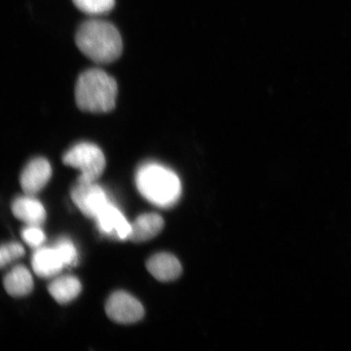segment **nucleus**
Wrapping results in <instances>:
<instances>
[{
	"instance_id": "dca6fc26",
	"label": "nucleus",
	"mask_w": 351,
	"mask_h": 351,
	"mask_svg": "<svg viewBox=\"0 0 351 351\" xmlns=\"http://www.w3.org/2000/svg\"><path fill=\"white\" fill-rule=\"evenodd\" d=\"M54 247L58 252L65 267L77 265V252L71 240L67 238H61L56 241Z\"/></svg>"
},
{
	"instance_id": "f3484780",
	"label": "nucleus",
	"mask_w": 351,
	"mask_h": 351,
	"mask_svg": "<svg viewBox=\"0 0 351 351\" xmlns=\"http://www.w3.org/2000/svg\"><path fill=\"white\" fill-rule=\"evenodd\" d=\"M24 254L25 250L19 243H11L3 245L0 250V265L3 267L8 263L23 256Z\"/></svg>"
},
{
	"instance_id": "9b49d317",
	"label": "nucleus",
	"mask_w": 351,
	"mask_h": 351,
	"mask_svg": "<svg viewBox=\"0 0 351 351\" xmlns=\"http://www.w3.org/2000/svg\"><path fill=\"white\" fill-rule=\"evenodd\" d=\"M164 219L156 213L141 215L131 223L129 239L133 243H140L151 240L163 230Z\"/></svg>"
},
{
	"instance_id": "39448f33",
	"label": "nucleus",
	"mask_w": 351,
	"mask_h": 351,
	"mask_svg": "<svg viewBox=\"0 0 351 351\" xmlns=\"http://www.w3.org/2000/svg\"><path fill=\"white\" fill-rule=\"evenodd\" d=\"M71 197L73 203L85 216L95 219L110 204L106 192L96 182L77 179Z\"/></svg>"
},
{
	"instance_id": "2eb2a0df",
	"label": "nucleus",
	"mask_w": 351,
	"mask_h": 351,
	"mask_svg": "<svg viewBox=\"0 0 351 351\" xmlns=\"http://www.w3.org/2000/svg\"><path fill=\"white\" fill-rule=\"evenodd\" d=\"M79 10L89 15L105 14L115 7V0H73Z\"/></svg>"
},
{
	"instance_id": "9d476101",
	"label": "nucleus",
	"mask_w": 351,
	"mask_h": 351,
	"mask_svg": "<svg viewBox=\"0 0 351 351\" xmlns=\"http://www.w3.org/2000/svg\"><path fill=\"white\" fill-rule=\"evenodd\" d=\"M147 267L154 278L163 282L178 279L182 271L178 258L169 253L155 254L147 261Z\"/></svg>"
},
{
	"instance_id": "423d86ee",
	"label": "nucleus",
	"mask_w": 351,
	"mask_h": 351,
	"mask_svg": "<svg viewBox=\"0 0 351 351\" xmlns=\"http://www.w3.org/2000/svg\"><path fill=\"white\" fill-rule=\"evenodd\" d=\"M108 317L117 323L132 324L138 322L144 315L141 302L130 293L118 291L112 293L107 301Z\"/></svg>"
},
{
	"instance_id": "7ed1b4c3",
	"label": "nucleus",
	"mask_w": 351,
	"mask_h": 351,
	"mask_svg": "<svg viewBox=\"0 0 351 351\" xmlns=\"http://www.w3.org/2000/svg\"><path fill=\"white\" fill-rule=\"evenodd\" d=\"M136 185L145 199L160 208L174 205L182 194V184L177 174L157 163L140 167L136 173Z\"/></svg>"
},
{
	"instance_id": "f8f14e48",
	"label": "nucleus",
	"mask_w": 351,
	"mask_h": 351,
	"mask_svg": "<svg viewBox=\"0 0 351 351\" xmlns=\"http://www.w3.org/2000/svg\"><path fill=\"white\" fill-rule=\"evenodd\" d=\"M34 273L43 278H51L65 267L58 252L53 247H39L32 257Z\"/></svg>"
},
{
	"instance_id": "20e7f679",
	"label": "nucleus",
	"mask_w": 351,
	"mask_h": 351,
	"mask_svg": "<svg viewBox=\"0 0 351 351\" xmlns=\"http://www.w3.org/2000/svg\"><path fill=\"white\" fill-rule=\"evenodd\" d=\"M64 164L80 170L79 180L96 182L103 174L106 160L102 150L94 143H79L74 145L63 156Z\"/></svg>"
},
{
	"instance_id": "f257e3e1",
	"label": "nucleus",
	"mask_w": 351,
	"mask_h": 351,
	"mask_svg": "<svg viewBox=\"0 0 351 351\" xmlns=\"http://www.w3.org/2000/svg\"><path fill=\"white\" fill-rule=\"evenodd\" d=\"M75 40L79 50L95 63H112L119 58L123 51L121 34L108 21L83 22L77 30Z\"/></svg>"
},
{
	"instance_id": "a211bd4d",
	"label": "nucleus",
	"mask_w": 351,
	"mask_h": 351,
	"mask_svg": "<svg viewBox=\"0 0 351 351\" xmlns=\"http://www.w3.org/2000/svg\"><path fill=\"white\" fill-rule=\"evenodd\" d=\"M22 239L29 247L39 248L46 239L43 231L36 226H28L21 231Z\"/></svg>"
},
{
	"instance_id": "f03ea898",
	"label": "nucleus",
	"mask_w": 351,
	"mask_h": 351,
	"mask_svg": "<svg viewBox=\"0 0 351 351\" xmlns=\"http://www.w3.org/2000/svg\"><path fill=\"white\" fill-rule=\"evenodd\" d=\"M117 95L115 79L102 69H88L77 79L75 100L77 107L83 112H111L116 107Z\"/></svg>"
},
{
	"instance_id": "ddd939ff",
	"label": "nucleus",
	"mask_w": 351,
	"mask_h": 351,
	"mask_svg": "<svg viewBox=\"0 0 351 351\" xmlns=\"http://www.w3.org/2000/svg\"><path fill=\"white\" fill-rule=\"evenodd\" d=\"M3 287L8 295L12 297L27 295L34 287L32 274L24 266L13 267L3 279Z\"/></svg>"
},
{
	"instance_id": "6e6552de",
	"label": "nucleus",
	"mask_w": 351,
	"mask_h": 351,
	"mask_svg": "<svg viewBox=\"0 0 351 351\" xmlns=\"http://www.w3.org/2000/svg\"><path fill=\"white\" fill-rule=\"evenodd\" d=\"M95 219L104 235L121 241L129 239L131 225L112 204L110 203Z\"/></svg>"
},
{
	"instance_id": "0eeeda50",
	"label": "nucleus",
	"mask_w": 351,
	"mask_h": 351,
	"mask_svg": "<svg viewBox=\"0 0 351 351\" xmlns=\"http://www.w3.org/2000/svg\"><path fill=\"white\" fill-rule=\"evenodd\" d=\"M51 167L44 158H35L21 174V186L25 195H34L43 190L51 177Z\"/></svg>"
},
{
	"instance_id": "1a4fd4ad",
	"label": "nucleus",
	"mask_w": 351,
	"mask_h": 351,
	"mask_svg": "<svg viewBox=\"0 0 351 351\" xmlns=\"http://www.w3.org/2000/svg\"><path fill=\"white\" fill-rule=\"evenodd\" d=\"M12 212L17 219L28 226H40L46 219L45 208L33 195L16 197L12 202Z\"/></svg>"
},
{
	"instance_id": "4468645a",
	"label": "nucleus",
	"mask_w": 351,
	"mask_h": 351,
	"mask_svg": "<svg viewBox=\"0 0 351 351\" xmlns=\"http://www.w3.org/2000/svg\"><path fill=\"white\" fill-rule=\"evenodd\" d=\"M50 295L60 304H69L82 291V285L75 276H63L56 278L48 287Z\"/></svg>"
}]
</instances>
